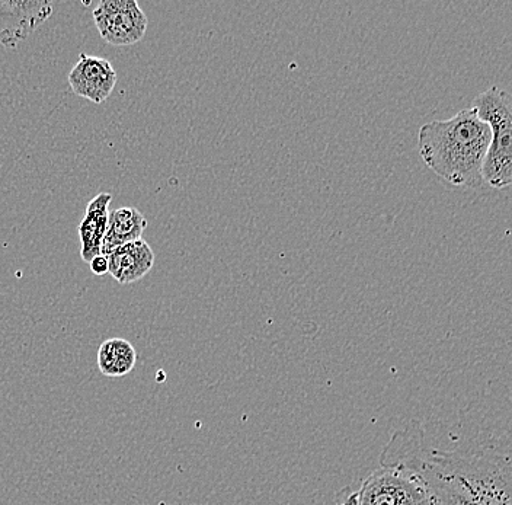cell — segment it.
Masks as SVG:
<instances>
[{"mask_svg":"<svg viewBox=\"0 0 512 505\" xmlns=\"http://www.w3.org/2000/svg\"><path fill=\"white\" fill-rule=\"evenodd\" d=\"M491 143V129L475 108L419 129V155L425 165L453 187H482V166Z\"/></svg>","mask_w":512,"mask_h":505,"instance_id":"6da1fadb","label":"cell"},{"mask_svg":"<svg viewBox=\"0 0 512 505\" xmlns=\"http://www.w3.org/2000/svg\"><path fill=\"white\" fill-rule=\"evenodd\" d=\"M112 196L110 193H99L86 206L85 216L79 223L80 257L85 262H91L101 255L102 241L108 226V207Z\"/></svg>","mask_w":512,"mask_h":505,"instance_id":"52a82bcc","label":"cell"},{"mask_svg":"<svg viewBox=\"0 0 512 505\" xmlns=\"http://www.w3.org/2000/svg\"><path fill=\"white\" fill-rule=\"evenodd\" d=\"M53 14L41 0H0V46L15 49Z\"/></svg>","mask_w":512,"mask_h":505,"instance_id":"277c9868","label":"cell"},{"mask_svg":"<svg viewBox=\"0 0 512 505\" xmlns=\"http://www.w3.org/2000/svg\"><path fill=\"white\" fill-rule=\"evenodd\" d=\"M89 267H91L92 273L96 274V276H105V274H108L107 257L105 255H98V257L89 262Z\"/></svg>","mask_w":512,"mask_h":505,"instance_id":"30bf717a","label":"cell"},{"mask_svg":"<svg viewBox=\"0 0 512 505\" xmlns=\"http://www.w3.org/2000/svg\"><path fill=\"white\" fill-rule=\"evenodd\" d=\"M99 372L107 377H124L133 372L137 363V351L124 338H108L96 354Z\"/></svg>","mask_w":512,"mask_h":505,"instance_id":"9c48e42d","label":"cell"},{"mask_svg":"<svg viewBox=\"0 0 512 505\" xmlns=\"http://www.w3.org/2000/svg\"><path fill=\"white\" fill-rule=\"evenodd\" d=\"M511 95L504 89H486L473 99L472 108L491 129V143L482 166V180L495 188L507 190L512 182Z\"/></svg>","mask_w":512,"mask_h":505,"instance_id":"7a4b0ae2","label":"cell"},{"mask_svg":"<svg viewBox=\"0 0 512 505\" xmlns=\"http://www.w3.org/2000/svg\"><path fill=\"white\" fill-rule=\"evenodd\" d=\"M69 83L78 97L102 104L117 85V72L107 59L82 53L70 70Z\"/></svg>","mask_w":512,"mask_h":505,"instance_id":"5b68a950","label":"cell"},{"mask_svg":"<svg viewBox=\"0 0 512 505\" xmlns=\"http://www.w3.org/2000/svg\"><path fill=\"white\" fill-rule=\"evenodd\" d=\"M147 219L134 207H121L108 214L107 232L102 241L101 255L107 257L118 246L142 239Z\"/></svg>","mask_w":512,"mask_h":505,"instance_id":"ba28073f","label":"cell"},{"mask_svg":"<svg viewBox=\"0 0 512 505\" xmlns=\"http://www.w3.org/2000/svg\"><path fill=\"white\" fill-rule=\"evenodd\" d=\"M108 274L120 284L142 280L152 271L155 252L143 239L118 246L107 255Z\"/></svg>","mask_w":512,"mask_h":505,"instance_id":"8992f818","label":"cell"},{"mask_svg":"<svg viewBox=\"0 0 512 505\" xmlns=\"http://www.w3.org/2000/svg\"><path fill=\"white\" fill-rule=\"evenodd\" d=\"M94 21L99 35L115 47L139 43L149 25L136 0H102L95 8Z\"/></svg>","mask_w":512,"mask_h":505,"instance_id":"3957f363","label":"cell"}]
</instances>
